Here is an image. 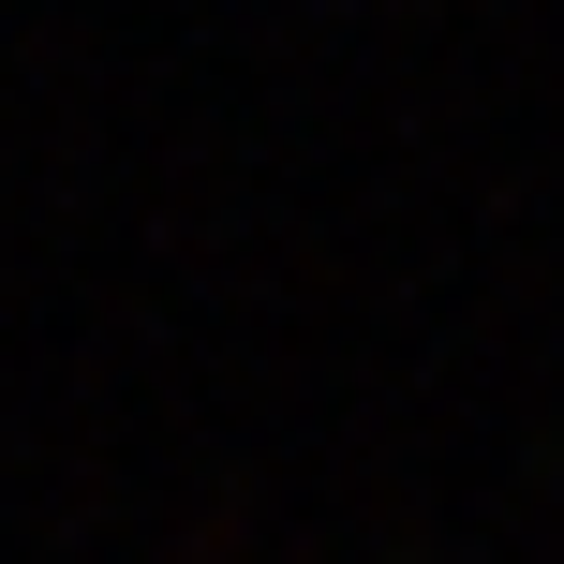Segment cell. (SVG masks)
Returning a JSON list of instances; mask_svg holds the SVG:
<instances>
[]
</instances>
